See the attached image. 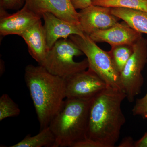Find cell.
<instances>
[{
  "label": "cell",
  "mask_w": 147,
  "mask_h": 147,
  "mask_svg": "<svg viewBox=\"0 0 147 147\" xmlns=\"http://www.w3.org/2000/svg\"><path fill=\"white\" fill-rule=\"evenodd\" d=\"M111 12L140 33L147 34V12L125 8H111Z\"/></svg>",
  "instance_id": "obj_14"
},
{
  "label": "cell",
  "mask_w": 147,
  "mask_h": 147,
  "mask_svg": "<svg viewBox=\"0 0 147 147\" xmlns=\"http://www.w3.org/2000/svg\"><path fill=\"white\" fill-rule=\"evenodd\" d=\"M134 147H147V131L142 138L135 142Z\"/></svg>",
  "instance_id": "obj_23"
},
{
  "label": "cell",
  "mask_w": 147,
  "mask_h": 147,
  "mask_svg": "<svg viewBox=\"0 0 147 147\" xmlns=\"http://www.w3.org/2000/svg\"><path fill=\"white\" fill-rule=\"evenodd\" d=\"M21 110L17 104L6 94L0 97V121L11 117H17Z\"/></svg>",
  "instance_id": "obj_18"
},
{
  "label": "cell",
  "mask_w": 147,
  "mask_h": 147,
  "mask_svg": "<svg viewBox=\"0 0 147 147\" xmlns=\"http://www.w3.org/2000/svg\"><path fill=\"white\" fill-rule=\"evenodd\" d=\"M0 8V34L2 36L9 35H21L42 18L31 10L26 4L12 14H8L2 6Z\"/></svg>",
  "instance_id": "obj_8"
},
{
  "label": "cell",
  "mask_w": 147,
  "mask_h": 147,
  "mask_svg": "<svg viewBox=\"0 0 147 147\" xmlns=\"http://www.w3.org/2000/svg\"><path fill=\"white\" fill-rule=\"evenodd\" d=\"M65 83L67 98H92L107 87L105 82L89 68L66 78Z\"/></svg>",
  "instance_id": "obj_7"
},
{
  "label": "cell",
  "mask_w": 147,
  "mask_h": 147,
  "mask_svg": "<svg viewBox=\"0 0 147 147\" xmlns=\"http://www.w3.org/2000/svg\"><path fill=\"white\" fill-rule=\"evenodd\" d=\"M147 102V93L144 97L140 99H137L135 104H142Z\"/></svg>",
  "instance_id": "obj_24"
},
{
  "label": "cell",
  "mask_w": 147,
  "mask_h": 147,
  "mask_svg": "<svg viewBox=\"0 0 147 147\" xmlns=\"http://www.w3.org/2000/svg\"><path fill=\"white\" fill-rule=\"evenodd\" d=\"M55 135L49 126L34 136L28 134L21 142L10 147H54Z\"/></svg>",
  "instance_id": "obj_15"
},
{
  "label": "cell",
  "mask_w": 147,
  "mask_h": 147,
  "mask_svg": "<svg viewBox=\"0 0 147 147\" xmlns=\"http://www.w3.org/2000/svg\"><path fill=\"white\" fill-rule=\"evenodd\" d=\"M28 46L29 54L39 65L44 61L49 49L41 19L30 27L21 36Z\"/></svg>",
  "instance_id": "obj_13"
},
{
  "label": "cell",
  "mask_w": 147,
  "mask_h": 147,
  "mask_svg": "<svg viewBox=\"0 0 147 147\" xmlns=\"http://www.w3.org/2000/svg\"><path fill=\"white\" fill-rule=\"evenodd\" d=\"M25 4L42 17L43 13L49 12L82 29L79 12L74 8L70 0H26Z\"/></svg>",
  "instance_id": "obj_10"
},
{
  "label": "cell",
  "mask_w": 147,
  "mask_h": 147,
  "mask_svg": "<svg viewBox=\"0 0 147 147\" xmlns=\"http://www.w3.org/2000/svg\"><path fill=\"white\" fill-rule=\"evenodd\" d=\"M42 18L44 21V29L49 49L59 40L67 38L71 35L81 36L85 35L81 28L57 17L53 13L49 12L43 13Z\"/></svg>",
  "instance_id": "obj_12"
},
{
  "label": "cell",
  "mask_w": 147,
  "mask_h": 147,
  "mask_svg": "<svg viewBox=\"0 0 147 147\" xmlns=\"http://www.w3.org/2000/svg\"><path fill=\"white\" fill-rule=\"evenodd\" d=\"M75 9H82L92 5V0H70Z\"/></svg>",
  "instance_id": "obj_21"
},
{
  "label": "cell",
  "mask_w": 147,
  "mask_h": 147,
  "mask_svg": "<svg viewBox=\"0 0 147 147\" xmlns=\"http://www.w3.org/2000/svg\"><path fill=\"white\" fill-rule=\"evenodd\" d=\"M133 53L120 74L122 89L129 102L134 101L144 84L142 71L147 62V40L142 37L132 45Z\"/></svg>",
  "instance_id": "obj_6"
},
{
  "label": "cell",
  "mask_w": 147,
  "mask_h": 147,
  "mask_svg": "<svg viewBox=\"0 0 147 147\" xmlns=\"http://www.w3.org/2000/svg\"><path fill=\"white\" fill-rule=\"evenodd\" d=\"M69 37L86 56L88 68L102 79L107 86L122 90L120 73L109 51L106 52L98 47L88 35L85 34L83 36L71 35Z\"/></svg>",
  "instance_id": "obj_5"
},
{
  "label": "cell",
  "mask_w": 147,
  "mask_h": 147,
  "mask_svg": "<svg viewBox=\"0 0 147 147\" xmlns=\"http://www.w3.org/2000/svg\"><path fill=\"white\" fill-rule=\"evenodd\" d=\"M84 53L70 39L59 40L50 48L42 66L50 73L66 79L69 76L88 68V60L76 62L74 58Z\"/></svg>",
  "instance_id": "obj_4"
},
{
  "label": "cell",
  "mask_w": 147,
  "mask_h": 147,
  "mask_svg": "<svg viewBox=\"0 0 147 147\" xmlns=\"http://www.w3.org/2000/svg\"><path fill=\"white\" fill-rule=\"evenodd\" d=\"M117 70L120 74L133 53L132 46L121 45L112 47L109 51Z\"/></svg>",
  "instance_id": "obj_17"
},
{
  "label": "cell",
  "mask_w": 147,
  "mask_h": 147,
  "mask_svg": "<svg viewBox=\"0 0 147 147\" xmlns=\"http://www.w3.org/2000/svg\"><path fill=\"white\" fill-rule=\"evenodd\" d=\"M24 78L41 130L49 126L66 98L65 79L31 64L26 67Z\"/></svg>",
  "instance_id": "obj_2"
},
{
  "label": "cell",
  "mask_w": 147,
  "mask_h": 147,
  "mask_svg": "<svg viewBox=\"0 0 147 147\" xmlns=\"http://www.w3.org/2000/svg\"><path fill=\"white\" fill-rule=\"evenodd\" d=\"M135 142L130 137H125L122 139L120 144H119V147H134Z\"/></svg>",
  "instance_id": "obj_22"
},
{
  "label": "cell",
  "mask_w": 147,
  "mask_h": 147,
  "mask_svg": "<svg viewBox=\"0 0 147 147\" xmlns=\"http://www.w3.org/2000/svg\"><path fill=\"white\" fill-rule=\"evenodd\" d=\"M93 98L65 100L60 110L49 125L55 135L54 147H74L87 139L90 108Z\"/></svg>",
  "instance_id": "obj_3"
},
{
  "label": "cell",
  "mask_w": 147,
  "mask_h": 147,
  "mask_svg": "<svg viewBox=\"0 0 147 147\" xmlns=\"http://www.w3.org/2000/svg\"><path fill=\"white\" fill-rule=\"evenodd\" d=\"M0 6L6 9L18 10L22 8L26 0H1Z\"/></svg>",
  "instance_id": "obj_19"
},
{
  "label": "cell",
  "mask_w": 147,
  "mask_h": 147,
  "mask_svg": "<svg viewBox=\"0 0 147 147\" xmlns=\"http://www.w3.org/2000/svg\"><path fill=\"white\" fill-rule=\"evenodd\" d=\"M89 36L95 42H106L112 47L121 45L132 46L142 36V34L125 21L118 22L109 28L98 30Z\"/></svg>",
  "instance_id": "obj_11"
},
{
  "label": "cell",
  "mask_w": 147,
  "mask_h": 147,
  "mask_svg": "<svg viewBox=\"0 0 147 147\" xmlns=\"http://www.w3.org/2000/svg\"><path fill=\"white\" fill-rule=\"evenodd\" d=\"M134 116L140 115L144 119H147V102L142 104H135L132 110Z\"/></svg>",
  "instance_id": "obj_20"
},
{
  "label": "cell",
  "mask_w": 147,
  "mask_h": 147,
  "mask_svg": "<svg viewBox=\"0 0 147 147\" xmlns=\"http://www.w3.org/2000/svg\"><path fill=\"white\" fill-rule=\"evenodd\" d=\"M79 22L85 34L90 35L98 30L109 28L119 18L111 12V8L91 5L79 12Z\"/></svg>",
  "instance_id": "obj_9"
},
{
  "label": "cell",
  "mask_w": 147,
  "mask_h": 147,
  "mask_svg": "<svg viewBox=\"0 0 147 147\" xmlns=\"http://www.w3.org/2000/svg\"><path fill=\"white\" fill-rule=\"evenodd\" d=\"M126 98L122 90L107 86L92 99L87 139L96 147H114L125 121L122 102Z\"/></svg>",
  "instance_id": "obj_1"
},
{
  "label": "cell",
  "mask_w": 147,
  "mask_h": 147,
  "mask_svg": "<svg viewBox=\"0 0 147 147\" xmlns=\"http://www.w3.org/2000/svg\"><path fill=\"white\" fill-rule=\"evenodd\" d=\"M92 4L109 8H125L147 12V0H92Z\"/></svg>",
  "instance_id": "obj_16"
}]
</instances>
